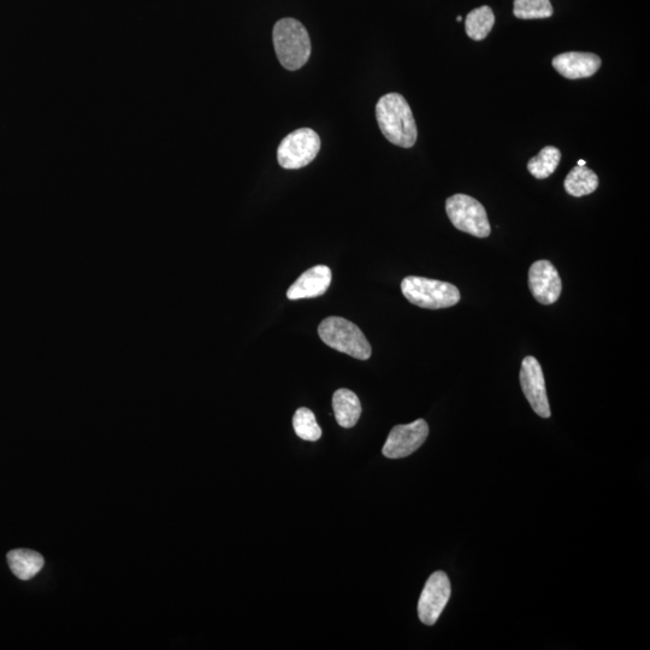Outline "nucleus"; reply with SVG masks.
<instances>
[{
    "label": "nucleus",
    "mask_w": 650,
    "mask_h": 650,
    "mask_svg": "<svg viewBox=\"0 0 650 650\" xmlns=\"http://www.w3.org/2000/svg\"><path fill=\"white\" fill-rule=\"evenodd\" d=\"M376 117L378 126L389 143L404 149L415 146L418 137L415 117L401 94L389 93L378 100Z\"/></svg>",
    "instance_id": "nucleus-1"
},
{
    "label": "nucleus",
    "mask_w": 650,
    "mask_h": 650,
    "mask_svg": "<svg viewBox=\"0 0 650 650\" xmlns=\"http://www.w3.org/2000/svg\"><path fill=\"white\" fill-rule=\"evenodd\" d=\"M273 40L283 68L295 72L309 61L311 40L303 23L295 19L280 20L274 27Z\"/></svg>",
    "instance_id": "nucleus-2"
},
{
    "label": "nucleus",
    "mask_w": 650,
    "mask_h": 650,
    "mask_svg": "<svg viewBox=\"0 0 650 650\" xmlns=\"http://www.w3.org/2000/svg\"><path fill=\"white\" fill-rule=\"evenodd\" d=\"M319 338L335 351L359 360L371 357V345L356 324L342 317H329L319 324Z\"/></svg>",
    "instance_id": "nucleus-3"
},
{
    "label": "nucleus",
    "mask_w": 650,
    "mask_h": 650,
    "mask_svg": "<svg viewBox=\"0 0 650 650\" xmlns=\"http://www.w3.org/2000/svg\"><path fill=\"white\" fill-rule=\"evenodd\" d=\"M401 292L411 304L429 310L448 309L462 298L452 283L418 276L405 277L401 282Z\"/></svg>",
    "instance_id": "nucleus-4"
},
{
    "label": "nucleus",
    "mask_w": 650,
    "mask_h": 650,
    "mask_svg": "<svg viewBox=\"0 0 650 650\" xmlns=\"http://www.w3.org/2000/svg\"><path fill=\"white\" fill-rule=\"evenodd\" d=\"M446 212L449 221L460 232L480 239L488 238L492 233L486 209L478 200L469 197V195L455 194L448 198Z\"/></svg>",
    "instance_id": "nucleus-5"
},
{
    "label": "nucleus",
    "mask_w": 650,
    "mask_h": 650,
    "mask_svg": "<svg viewBox=\"0 0 650 650\" xmlns=\"http://www.w3.org/2000/svg\"><path fill=\"white\" fill-rule=\"evenodd\" d=\"M321 150V138L310 128H300L287 135L277 149V161L283 169L295 170L309 165Z\"/></svg>",
    "instance_id": "nucleus-6"
},
{
    "label": "nucleus",
    "mask_w": 650,
    "mask_h": 650,
    "mask_svg": "<svg viewBox=\"0 0 650 650\" xmlns=\"http://www.w3.org/2000/svg\"><path fill=\"white\" fill-rule=\"evenodd\" d=\"M428 435L429 425L424 419H418L410 424L397 425L390 431L382 453L389 459L409 457L423 446Z\"/></svg>",
    "instance_id": "nucleus-7"
},
{
    "label": "nucleus",
    "mask_w": 650,
    "mask_h": 650,
    "mask_svg": "<svg viewBox=\"0 0 650 650\" xmlns=\"http://www.w3.org/2000/svg\"><path fill=\"white\" fill-rule=\"evenodd\" d=\"M451 582L445 572L437 571L425 583L418 602V617L425 625L437 622L451 598Z\"/></svg>",
    "instance_id": "nucleus-8"
},
{
    "label": "nucleus",
    "mask_w": 650,
    "mask_h": 650,
    "mask_svg": "<svg viewBox=\"0 0 650 650\" xmlns=\"http://www.w3.org/2000/svg\"><path fill=\"white\" fill-rule=\"evenodd\" d=\"M520 384L525 398L529 401L536 415L542 418L552 416L547 397L546 381L539 360L535 357H525L520 369Z\"/></svg>",
    "instance_id": "nucleus-9"
},
{
    "label": "nucleus",
    "mask_w": 650,
    "mask_h": 650,
    "mask_svg": "<svg viewBox=\"0 0 650 650\" xmlns=\"http://www.w3.org/2000/svg\"><path fill=\"white\" fill-rule=\"evenodd\" d=\"M529 288L542 305H552L560 298L563 283L549 260H537L529 270Z\"/></svg>",
    "instance_id": "nucleus-10"
},
{
    "label": "nucleus",
    "mask_w": 650,
    "mask_h": 650,
    "mask_svg": "<svg viewBox=\"0 0 650 650\" xmlns=\"http://www.w3.org/2000/svg\"><path fill=\"white\" fill-rule=\"evenodd\" d=\"M601 58L590 52H565L554 57L553 67L569 80L587 79L598 73Z\"/></svg>",
    "instance_id": "nucleus-11"
},
{
    "label": "nucleus",
    "mask_w": 650,
    "mask_h": 650,
    "mask_svg": "<svg viewBox=\"0 0 650 650\" xmlns=\"http://www.w3.org/2000/svg\"><path fill=\"white\" fill-rule=\"evenodd\" d=\"M332 270L325 265H316L299 277L288 289L289 300L310 299L321 297L327 293L332 283Z\"/></svg>",
    "instance_id": "nucleus-12"
},
{
    "label": "nucleus",
    "mask_w": 650,
    "mask_h": 650,
    "mask_svg": "<svg viewBox=\"0 0 650 650\" xmlns=\"http://www.w3.org/2000/svg\"><path fill=\"white\" fill-rule=\"evenodd\" d=\"M333 409L336 421L342 428H353L362 415V404L357 394L350 389L336 390L333 397Z\"/></svg>",
    "instance_id": "nucleus-13"
},
{
    "label": "nucleus",
    "mask_w": 650,
    "mask_h": 650,
    "mask_svg": "<svg viewBox=\"0 0 650 650\" xmlns=\"http://www.w3.org/2000/svg\"><path fill=\"white\" fill-rule=\"evenodd\" d=\"M8 563L11 572L17 578L28 581L38 575L43 569L45 561L39 553L31 551V549H14L8 553Z\"/></svg>",
    "instance_id": "nucleus-14"
},
{
    "label": "nucleus",
    "mask_w": 650,
    "mask_h": 650,
    "mask_svg": "<svg viewBox=\"0 0 650 650\" xmlns=\"http://www.w3.org/2000/svg\"><path fill=\"white\" fill-rule=\"evenodd\" d=\"M565 191L572 197L581 198L592 194L599 187V177L587 167L573 168L564 182Z\"/></svg>",
    "instance_id": "nucleus-15"
},
{
    "label": "nucleus",
    "mask_w": 650,
    "mask_h": 650,
    "mask_svg": "<svg viewBox=\"0 0 650 650\" xmlns=\"http://www.w3.org/2000/svg\"><path fill=\"white\" fill-rule=\"evenodd\" d=\"M495 23V16L492 8L484 7L472 10L465 20V31L469 38L475 41H481L488 37L492 32Z\"/></svg>",
    "instance_id": "nucleus-16"
},
{
    "label": "nucleus",
    "mask_w": 650,
    "mask_h": 650,
    "mask_svg": "<svg viewBox=\"0 0 650 650\" xmlns=\"http://www.w3.org/2000/svg\"><path fill=\"white\" fill-rule=\"evenodd\" d=\"M561 153L554 146H547L542 149L536 157L530 159L528 170L537 180H545L558 169Z\"/></svg>",
    "instance_id": "nucleus-17"
},
{
    "label": "nucleus",
    "mask_w": 650,
    "mask_h": 650,
    "mask_svg": "<svg viewBox=\"0 0 650 650\" xmlns=\"http://www.w3.org/2000/svg\"><path fill=\"white\" fill-rule=\"evenodd\" d=\"M554 13L549 0H514L513 14L520 20L549 19Z\"/></svg>",
    "instance_id": "nucleus-18"
},
{
    "label": "nucleus",
    "mask_w": 650,
    "mask_h": 650,
    "mask_svg": "<svg viewBox=\"0 0 650 650\" xmlns=\"http://www.w3.org/2000/svg\"><path fill=\"white\" fill-rule=\"evenodd\" d=\"M293 428L300 439L316 442L321 439L322 429L319 427L315 415L306 407H301L293 417Z\"/></svg>",
    "instance_id": "nucleus-19"
},
{
    "label": "nucleus",
    "mask_w": 650,
    "mask_h": 650,
    "mask_svg": "<svg viewBox=\"0 0 650 650\" xmlns=\"http://www.w3.org/2000/svg\"><path fill=\"white\" fill-rule=\"evenodd\" d=\"M577 165H578V167H585V162L582 161V159H581V161H578Z\"/></svg>",
    "instance_id": "nucleus-20"
},
{
    "label": "nucleus",
    "mask_w": 650,
    "mask_h": 650,
    "mask_svg": "<svg viewBox=\"0 0 650 650\" xmlns=\"http://www.w3.org/2000/svg\"><path fill=\"white\" fill-rule=\"evenodd\" d=\"M462 20H463V17H462V16H458V17H457V21H458V22H460V21H462Z\"/></svg>",
    "instance_id": "nucleus-21"
}]
</instances>
